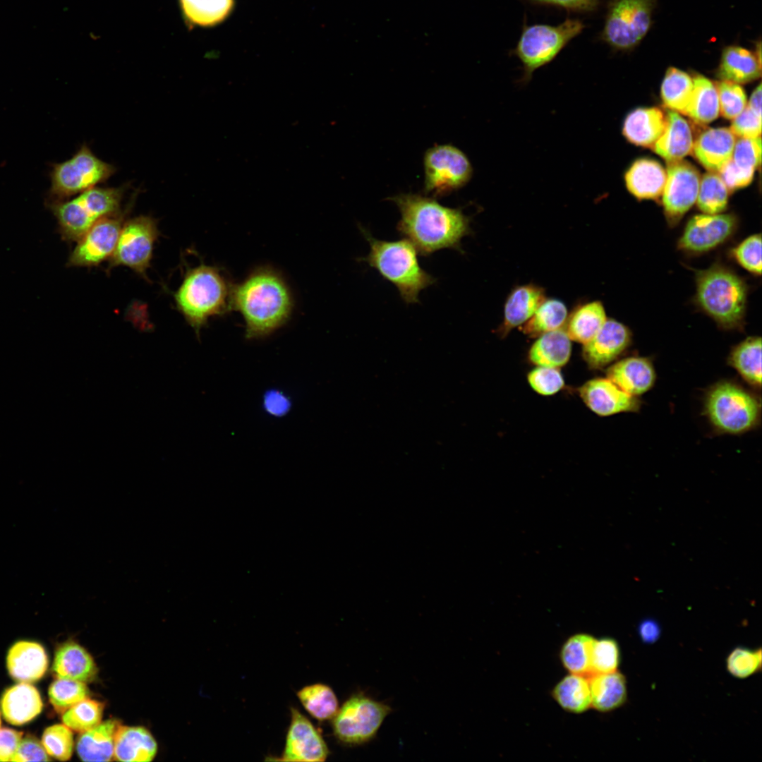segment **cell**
<instances>
[{"label":"cell","instance_id":"1","mask_svg":"<svg viewBox=\"0 0 762 762\" xmlns=\"http://www.w3.org/2000/svg\"><path fill=\"white\" fill-rule=\"evenodd\" d=\"M399 210L397 230L416 248L428 256L445 249H461V239L471 232L469 217L459 208L440 205L434 198L419 194L401 193L389 198Z\"/></svg>","mask_w":762,"mask_h":762},{"label":"cell","instance_id":"2","mask_svg":"<svg viewBox=\"0 0 762 762\" xmlns=\"http://www.w3.org/2000/svg\"><path fill=\"white\" fill-rule=\"evenodd\" d=\"M231 308L238 311L246 323V337H265L286 323L293 301L282 277L267 267L253 272L231 289Z\"/></svg>","mask_w":762,"mask_h":762},{"label":"cell","instance_id":"3","mask_svg":"<svg viewBox=\"0 0 762 762\" xmlns=\"http://www.w3.org/2000/svg\"><path fill=\"white\" fill-rule=\"evenodd\" d=\"M359 228L370 245L369 253L360 260L393 284L406 303H418L421 291L437 279L421 267L415 246L406 238L394 241L376 239L368 231Z\"/></svg>","mask_w":762,"mask_h":762},{"label":"cell","instance_id":"4","mask_svg":"<svg viewBox=\"0 0 762 762\" xmlns=\"http://www.w3.org/2000/svg\"><path fill=\"white\" fill-rule=\"evenodd\" d=\"M231 289L218 267L201 264L187 270L174 295L176 307L199 334L209 318L231 308Z\"/></svg>","mask_w":762,"mask_h":762},{"label":"cell","instance_id":"5","mask_svg":"<svg viewBox=\"0 0 762 762\" xmlns=\"http://www.w3.org/2000/svg\"><path fill=\"white\" fill-rule=\"evenodd\" d=\"M696 285L698 305L720 326L734 329L742 325L748 295L742 277L716 263L696 272Z\"/></svg>","mask_w":762,"mask_h":762},{"label":"cell","instance_id":"6","mask_svg":"<svg viewBox=\"0 0 762 762\" xmlns=\"http://www.w3.org/2000/svg\"><path fill=\"white\" fill-rule=\"evenodd\" d=\"M126 186H95L66 201L56 202L52 210L60 233L66 241H78L99 219L120 212Z\"/></svg>","mask_w":762,"mask_h":762},{"label":"cell","instance_id":"7","mask_svg":"<svg viewBox=\"0 0 762 762\" xmlns=\"http://www.w3.org/2000/svg\"><path fill=\"white\" fill-rule=\"evenodd\" d=\"M585 28L579 19L567 18L557 25L524 24L519 40L512 50L523 66L520 83L527 84L533 72L550 63L566 45Z\"/></svg>","mask_w":762,"mask_h":762},{"label":"cell","instance_id":"8","mask_svg":"<svg viewBox=\"0 0 762 762\" xmlns=\"http://www.w3.org/2000/svg\"><path fill=\"white\" fill-rule=\"evenodd\" d=\"M706 413L719 431L740 434L754 428L760 418V403L739 385L723 381L711 387L705 403Z\"/></svg>","mask_w":762,"mask_h":762},{"label":"cell","instance_id":"9","mask_svg":"<svg viewBox=\"0 0 762 762\" xmlns=\"http://www.w3.org/2000/svg\"><path fill=\"white\" fill-rule=\"evenodd\" d=\"M656 0H610L600 39L616 50H629L648 32Z\"/></svg>","mask_w":762,"mask_h":762},{"label":"cell","instance_id":"10","mask_svg":"<svg viewBox=\"0 0 762 762\" xmlns=\"http://www.w3.org/2000/svg\"><path fill=\"white\" fill-rule=\"evenodd\" d=\"M115 171L112 164L83 145L72 157L53 165L49 193L61 201L105 182Z\"/></svg>","mask_w":762,"mask_h":762},{"label":"cell","instance_id":"11","mask_svg":"<svg viewBox=\"0 0 762 762\" xmlns=\"http://www.w3.org/2000/svg\"><path fill=\"white\" fill-rule=\"evenodd\" d=\"M391 708L359 693L352 695L333 718L335 737L348 746L363 744L377 734Z\"/></svg>","mask_w":762,"mask_h":762},{"label":"cell","instance_id":"12","mask_svg":"<svg viewBox=\"0 0 762 762\" xmlns=\"http://www.w3.org/2000/svg\"><path fill=\"white\" fill-rule=\"evenodd\" d=\"M159 236L157 221L140 215L123 222L109 267L125 266L147 279L154 246Z\"/></svg>","mask_w":762,"mask_h":762},{"label":"cell","instance_id":"13","mask_svg":"<svg viewBox=\"0 0 762 762\" xmlns=\"http://www.w3.org/2000/svg\"><path fill=\"white\" fill-rule=\"evenodd\" d=\"M425 191L442 197L464 186L473 168L466 155L450 145H435L424 157Z\"/></svg>","mask_w":762,"mask_h":762},{"label":"cell","instance_id":"14","mask_svg":"<svg viewBox=\"0 0 762 762\" xmlns=\"http://www.w3.org/2000/svg\"><path fill=\"white\" fill-rule=\"evenodd\" d=\"M126 212L104 217L90 227L78 241L68 265L73 267L97 266L109 259L116 248Z\"/></svg>","mask_w":762,"mask_h":762},{"label":"cell","instance_id":"15","mask_svg":"<svg viewBox=\"0 0 762 762\" xmlns=\"http://www.w3.org/2000/svg\"><path fill=\"white\" fill-rule=\"evenodd\" d=\"M666 181L663 191V205L666 218L676 224L696 201L700 175L687 161L667 162Z\"/></svg>","mask_w":762,"mask_h":762},{"label":"cell","instance_id":"16","mask_svg":"<svg viewBox=\"0 0 762 762\" xmlns=\"http://www.w3.org/2000/svg\"><path fill=\"white\" fill-rule=\"evenodd\" d=\"M737 226V219L732 214L693 216L679 239L678 248L690 253L707 252L730 238Z\"/></svg>","mask_w":762,"mask_h":762},{"label":"cell","instance_id":"17","mask_svg":"<svg viewBox=\"0 0 762 762\" xmlns=\"http://www.w3.org/2000/svg\"><path fill=\"white\" fill-rule=\"evenodd\" d=\"M329 749L321 734L297 709H291V722L286 738L282 760L287 761H325Z\"/></svg>","mask_w":762,"mask_h":762},{"label":"cell","instance_id":"18","mask_svg":"<svg viewBox=\"0 0 762 762\" xmlns=\"http://www.w3.org/2000/svg\"><path fill=\"white\" fill-rule=\"evenodd\" d=\"M579 393L585 404L601 416L634 412L640 407L636 397L625 392L608 378L590 380L579 389Z\"/></svg>","mask_w":762,"mask_h":762},{"label":"cell","instance_id":"19","mask_svg":"<svg viewBox=\"0 0 762 762\" xmlns=\"http://www.w3.org/2000/svg\"><path fill=\"white\" fill-rule=\"evenodd\" d=\"M630 342L629 329L614 319H607L597 334L583 344V357L589 367L601 368L617 358Z\"/></svg>","mask_w":762,"mask_h":762},{"label":"cell","instance_id":"20","mask_svg":"<svg viewBox=\"0 0 762 762\" xmlns=\"http://www.w3.org/2000/svg\"><path fill=\"white\" fill-rule=\"evenodd\" d=\"M735 142L730 129L709 128L694 140L691 152L703 167L717 172L732 158Z\"/></svg>","mask_w":762,"mask_h":762},{"label":"cell","instance_id":"21","mask_svg":"<svg viewBox=\"0 0 762 762\" xmlns=\"http://www.w3.org/2000/svg\"><path fill=\"white\" fill-rule=\"evenodd\" d=\"M8 671L13 679L30 683L41 679L48 667V658L42 645L20 641L9 649L6 658Z\"/></svg>","mask_w":762,"mask_h":762},{"label":"cell","instance_id":"22","mask_svg":"<svg viewBox=\"0 0 762 762\" xmlns=\"http://www.w3.org/2000/svg\"><path fill=\"white\" fill-rule=\"evenodd\" d=\"M607 375L619 388L634 397L648 392L655 380L652 363L643 357L622 359L608 368Z\"/></svg>","mask_w":762,"mask_h":762},{"label":"cell","instance_id":"23","mask_svg":"<svg viewBox=\"0 0 762 762\" xmlns=\"http://www.w3.org/2000/svg\"><path fill=\"white\" fill-rule=\"evenodd\" d=\"M544 289L533 284L515 287L509 294L504 308V318L499 327L501 336L524 324L545 301Z\"/></svg>","mask_w":762,"mask_h":762},{"label":"cell","instance_id":"24","mask_svg":"<svg viewBox=\"0 0 762 762\" xmlns=\"http://www.w3.org/2000/svg\"><path fill=\"white\" fill-rule=\"evenodd\" d=\"M694 138L689 123L677 111L669 110L665 129L653 148L667 162L682 159L692 152Z\"/></svg>","mask_w":762,"mask_h":762},{"label":"cell","instance_id":"25","mask_svg":"<svg viewBox=\"0 0 762 762\" xmlns=\"http://www.w3.org/2000/svg\"><path fill=\"white\" fill-rule=\"evenodd\" d=\"M1 707L4 719L14 725L25 724L42 711L43 703L37 689L21 682L8 689L2 696Z\"/></svg>","mask_w":762,"mask_h":762},{"label":"cell","instance_id":"26","mask_svg":"<svg viewBox=\"0 0 762 762\" xmlns=\"http://www.w3.org/2000/svg\"><path fill=\"white\" fill-rule=\"evenodd\" d=\"M665 124L666 114L660 109L639 108L626 116L622 134L636 145L653 147L662 135Z\"/></svg>","mask_w":762,"mask_h":762},{"label":"cell","instance_id":"27","mask_svg":"<svg viewBox=\"0 0 762 762\" xmlns=\"http://www.w3.org/2000/svg\"><path fill=\"white\" fill-rule=\"evenodd\" d=\"M52 670L58 678L84 683L92 681L97 672L92 657L84 648L73 641L64 643L57 648Z\"/></svg>","mask_w":762,"mask_h":762},{"label":"cell","instance_id":"28","mask_svg":"<svg viewBox=\"0 0 762 762\" xmlns=\"http://www.w3.org/2000/svg\"><path fill=\"white\" fill-rule=\"evenodd\" d=\"M157 744L150 732L143 727L119 725L114 737V757L119 761H151Z\"/></svg>","mask_w":762,"mask_h":762},{"label":"cell","instance_id":"29","mask_svg":"<svg viewBox=\"0 0 762 762\" xmlns=\"http://www.w3.org/2000/svg\"><path fill=\"white\" fill-rule=\"evenodd\" d=\"M666 171L657 161L639 159L633 163L624 175L628 190L639 199H656L663 191Z\"/></svg>","mask_w":762,"mask_h":762},{"label":"cell","instance_id":"30","mask_svg":"<svg viewBox=\"0 0 762 762\" xmlns=\"http://www.w3.org/2000/svg\"><path fill=\"white\" fill-rule=\"evenodd\" d=\"M761 67V59L754 52L739 46H727L722 52L716 75L721 80L746 83L760 77Z\"/></svg>","mask_w":762,"mask_h":762},{"label":"cell","instance_id":"31","mask_svg":"<svg viewBox=\"0 0 762 762\" xmlns=\"http://www.w3.org/2000/svg\"><path fill=\"white\" fill-rule=\"evenodd\" d=\"M119 723L113 719L82 732L76 750L83 761H109L114 757V737Z\"/></svg>","mask_w":762,"mask_h":762},{"label":"cell","instance_id":"32","mask_svg":"<svg viewBox=\"0 0 762 762\" xmlns=\"http://www.w3.org/2000/svg\"><path fill=\"white\" fill-rule=\"evenodd\" d=\"M571 341L564 328L546 332L539 336L531 346L529 359L537 366L562 367L570 358Z\"/></svg>","mask_w":762,"mask_h":762},{"label":"cell","instance_id":"33","mask_svg":"<svg viewBox=\"0 0 762 762\" xmlns=\"http://www.w3.org/2000/svg\"><path fill=\"white\" fill-rule=\"evenodd\" d=\"M591 706L600 712L611 711L622 706L627 698L624 677L617 671L587 676Z\"/></svg>","mask_w":762,"mask_h":762},{"label":"cell","instance_id":"34","mask_svg":"<svg viewBox=\"0 0 762 762\" xmlns=\"http://www.w3.org/2000/svg\"><path fill=\"white\" fill-rule=\"evenodd\" d=\"M606 320L602 303L591 301L574 310L567 318L564 329L571 340L583 345L597 334Z\"/></svg>","mask_w":762,"mask_h":762},{"label":"cell","instance_id":"35","mask_svg":"<svg viewBox=\"0 0 762 762\" xmlns=\"http://www.w3.org/2000/svg\"><path fill=\"white\" fill-rule=\"evenodd\" d=\"M692 79L693 91L685 114L698 123H710L720 114L715 85L700 74H696Z\"/></svg>","mask_w":762,"mask_h":762},{"label":"cell","instance_id":"36","mask_svg":"<svg viewBox=\"0 0 762 762\" xmlns=\"http://www.w3.org/2000/svg\"><path fill=\"white\" fill-rule=\"evenodd\" d=\"M552 695L564 710L582 713L591 706L588 678L586 675L570 673L553 688Z\"/></svg>","mask_w":762,"mask_h":762},{"label":"cell","instance_id":"37","mask_svg":"<svg viewBox=\"0 0 762 762\" xmlns=\"http://www.w3.org/2000/svg\"><path fill=\"white\" fill-rule=\"evenodd\" d=\"M182 13L188 23L212 27L230 14L234 0H180Z\"/></svg>","mask_w":762,"mask_h":762},{"label":"cell","instance_id":"38","mask_svg":"<svg viewBox=\"0 0 762 762\" xmlns=\"http://www.w3.org/2000/svg\"><path fill=\"white\" fill-rule=\"evenodd\" d=\"M729 362L749 384H761V339L751 337L737 345L732 351Z\"/></svg>","mask_w":762,"mask_h":762},{"label":"cell","instance_id":"39","mask_svg":"<svg viewBox=\"0 0 762 762\" xmlns=\"http://www.w3.org/2000/svg\"><path fill=\"white\" fill-rule=\"evenodd\" d=\"M567 309L563 302L555 298H545L531 318L524 323V332L533 337L564 328L567 320Z\"/></svg>","mask_w":762,"mask_h":762},{"label":"cell","instance_id":"40","mask_svg":"<svg viewBox=\"0 0 762 762\" xmlns=\"http://www.w3.org/2000/svg\"><path fill=\"white\" fill-rule=\"evenodd\" d=\"M693 79L686 72L670 67L661 85V98L666 107L685 114L693 91Z\"/></svg>","mask_w":762,"mask_h":762},{"label":"cell","instance_id":"41","mask_svg":"<svg viewBox=\"0 0 762 762\" xmlns=\"http://www.w3.org/2000/svg\"><path fill=\"white\" fill-rule=\"evenodd\" d=\"M297 696L308 713L318 720L333 718L338 711L337 698L326 684L318 683L304 687L297 692Z\"/></svg>","mask_w":762,"mask_h":762},{"label":"cell","instance_id":"42","mask_svg":"<svg viewBox=\"0 0 762 762\" xmlns=\"http://www.w3.org/2000/svg\"><path fill=\"white\" fill-rule=\"evenodd\" d=\"M595 638L579 633L568 638L562 645L560 657L563 666L572 674L588 676L591 672V652Z\"/></svg>","mask_w":762,"mask_h":762},{"label":"cell","instance_id":"43","mask_svg":"<svg viewBox=\"0 0 762 762\" xmlns=\"http://www.w3.org/2000/svg\"><path fill=\"white\" fill-rule=\"evenodd\" d=\"M729 190L717 172L706 173L700 181L696 199L698 208L705 214H718L727 207Z\"/></svg>","mask_w":762,"mask_h":762},{"label":"cell","instance_id":"44","mask_svg":"<svg viewBox=\"0 0 762 762\" xmlns=\"http://www.w3.org/2000/svg\"><path fill=\"white\" fill-rule=\"evenodd\" d=\"M104 706L102 702L85 698L65 710L62 721L72 730L86 732L101 722Z\"/></svg>","mask_w":762,"mask_h":762},{"label":"cell","instance_id":"45","mask_svg":"<svg viewBox=\"0 0 762 762\" xmlns=\"http://www.w3.org/2000/svg\"><path fill=\"white\" fill-rule=\"evenodd\" d=\"M89 690L84 682L57 678L48 691L51 703L59 712H64L77 703L87 698Z\"/></svg>","mask_w":762,"mask_h":762},{"label":"cell","instance_id":"46","mask_svg":"<svg viewBox=\"0 0 762 762\" xmlns=\"http://www.w3.org/2000/svg\"><path fill=\"white\" fill-rule=\"evenodd\" d=\"M619 660V648L615 639H595L591 652L590 675L617 671Z\"/></svg>","mask_w":762,"mask_h":762},{"label":"cell","instance_id":"47","mask_svg":"<svg viewBox=\"0 0 762 762\" xmlns=\"http://www.w3.org/2000/svg\"><path fill=\"white\" fill-rule=\"evenodd\" d=\"M42 744L48 755L59 761H68L74 744L71 730L64 724L49 726L43 732Z\"/></svg>","mask_w":762,"mask_h":762},{"label":"cell","instance_id":"48","mask_svg":"<svg viewBox=\"0 0 762 762\" xmlns=\"http://www.w3.org/2000/svg\"><path fill=\"white\" fill-rule=\"evenodd\" d=\"M718 92L720 113L727 119H734L745 108L746 97L743 88L738 84L721 80L715 83Z\"/></svg>","mask_w":762,"mask_h":762},{"label":"cell","instance_id":"49","mask_svg":"<svg viewBox=\"0 0 762 762\" xmlns=\"http://www.w3.org/2000/svg\"><path fill=\"white\" fill-rule=\"evenodd\" d=\"M735 260L749 272L761 274V236L754 234L741 242L732 250Z\"/></svg>","mask_w":762,"mask_h":762},{"label":"cell","instance_id":"50","mask_svg":"<svg viewBox=\"0 0 762 762\" xmlns=\"http://www.w3.org/2000/svg\"><path fill=\"white\" fill-rule=\"evenodd\" d=\"M761 137L739 138L735 142L731 160L739 168L754 171L761 164Z\"/></svg>","mask_w":762,"mask_h":762},{"label":"cell","instance_id":"51","mask_svg":"<svg viewBox=\"0 0 762 762\" xmlns=\"http://www.w3.org/2000/svg\"><path fill=\"white\" fill-rule=\"evenodd\" d=\"M531 387L541 395H553L564 386L562 375L557 368L538 366L528 375Z\"/></svg>","mask_w":762,"mask_h":762},{"label":"cell","instance_id":"52","mask_svg":"<svg viewBox=\"0 0 762 762\" xmlns=\"http://www.w3.org/2000/svg\"><path fill=\"white\" fill-rule=\"evenodd\" d=\"M761 665V650L751 651L737 648L730 654L727 660V670L733 676L745 678L755 672Z\"/></svg>","mask_w":762,"mask_h":762},{"label":"cell","instance_id":"53","mask_svg":"<svg viewBox=\"0 0 762 762\" xmlns=\"http://www.w3.org/2000/svg\"><path fill=\"white\" fill-rule=\"evenodd\" d=\"M730 131L734 135L744 138L761 137V118L757 116L746 105L743 111L734 119Z\"/></svg>","mask_w":762,"mask_h":762},{"label":"cell","instance_id":"54","mask_svg":"<svg viewBox=\"0 0 762 762\" xmlns=\"http://www.w3.org/2000/svg\"><path fill=\"white\" fill-rule=\"evenodd\" d=\"M42 742L35 737L27 735L21 739L12 761H49Z\"/></svg>","mask_w":762,"mask_h":762},{"label":"cell","instance_id":"55","mask_svg":"<svg viewBox=\"0 0 762 762\" xmlns=\"http://www.w3.org/2000/svg\"><path fill=\"white\" fill-rule=\"evenodd\" d=\"M728 190H733L748 186L754 177V171L737 167L731 159L718 171Z\"/></svg>","mask_w":762,"mask_h":762},{"label":"cell","instance_id":"56","mask_svg":"<svg viewBox=\"0 0 762 762\" xmlns=\"http://www.w3.org/2000/svg\"><path fill=\"white\" fill-rule=\"evenodd\" d=\"M291 405L289 397L282 390L270 389L263 394L262 407L270 416L282 417L289 412Z\"/></svg>","mask_w":762,"mask_h":762},{"label":"cell","instance_id":"57","mask_svg":"<svg viewBox=\"0 0 762 762\" xmlns=\"http://www.w3.org/2000/svg\"><path fill=\"white\" fill-rule=\"evenodd\" d=\"M23 732L10 728L0 729V761H12Z\"/></svg>","mask_w":762,"mask_h":762},{"label":"cell","instance_id":"58","mask_svg":"<svg viewBox=\"0 0 762 762\" xmlns=\"http://www.w3.org/2000/svg\"><path fill=\"white\" fill-rule=\"evenodd\" d=\"M536 4L550 5L574 12H592L599 5V0H528Z\"/></svg>","mask_w":762,"mask_h":762},{"label":"cell","instance_id":"59","mask_svg":"<svg viewBox=\"0 0 762 762\" xmlns=\"http://www.w3.org/2000/svg\"><path fill=\"white\" fill-rule=\"evenodd\" d=\"M641 638L645 643H653L660 636V629L658 624L653 619L643 620L639 627Z\"/></svg>","mask_w":762,"mask_h":762},{"label":"cell","instance_id":"60","mask_svg":"<svg viewBox=\"0 0 762 762\" xmlns=\"http://www.w3.org/2000/svg\"><path fill=\"white\" fill-rule=\"evenodd\" d=\"M749 109L758 117L761 118V84L753 92L749 102L747 104Z\"/></svg>","mask_w":762,"mask_h":762},{"label":"cell","instance_id":"61","mask_svg":"<svg viewBox=\"0 0 762 762\" xmlns=\"http://www.w3.org/2000/svg\"><path fill=\"white\" fill-rule=\"evenodd\" d=\"M0 725H1V718H0Z\"/></svg>","mask_w":762,"mask_h":762}]
</instances>
